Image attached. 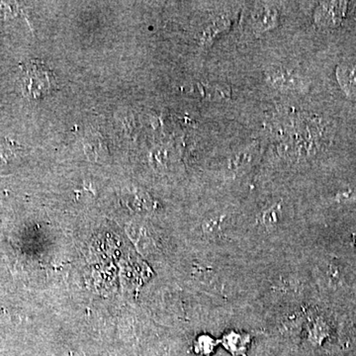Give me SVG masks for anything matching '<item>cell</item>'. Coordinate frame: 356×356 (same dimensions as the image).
I'll return each mask as SVG.
<instances>
[{"label": "cell", "instance_id": "6da1fadb", "mask_svg": "<svg viewBox=\"0 0 356 356\" xmlns=\"http://www.w3.org/2000/svg\"><path fill=\"white\" fill-rule=\"evenodd\" d=\"M53 86V74L41 62L30 60L23 65L22 88L27 97L32 99L43 97Z\"/></svg>", "mask_w": 356, "mask_h": 356}, {"label": "cell", "instance_id": "7a4b0ae2", "mask_svg": "<svg viewBox=\"0 0 356 356\" xmlns=\"http://www.w3.org/2000/svg\"><path fill=\"white\" fill-rule=\"evenodd\" d=\"M346 4V2H325L316 13V21L324 26L339 24L343 17Z\"/></svg>", "mask_w": 356, "mask_h": 356}, {"label": "cell", "instance_id": "3957f363", "mask_svg": "<svg viewBox=\"0 0 356 356\" xmlns=\"http://www.w3.org/2000/svg\"><path fill=\"white\" fill-rule=\"evenodd\" d=\"M268 81L275 88L281 89H296L302 86V79L294 72L287 70L277 69L269 72Z\"/></svg>", "mask_w": 356, "mask_h": 356}, {"label": "cell", "instance_id": "277c9868", "mask_svg": "<svg viewBox=\"0 0 356 356\" xmlns=\"http://www.w3.org/2000/svg\"><path fill=\"white\" fill-rule=\"evenodd\" d=\"M280 14L273 7L264 6L255 11L254 27L257 31L264 32L273 29L278 24Z\"/></svg>", "mask_w": 356, "mask_h": 356}, {"label": "cell", "instance_id": "5b68a950", "mask_svg": "<svg viewBox=\"0 0 356 356\" xmlns=\"http://www.w3.org/2000/svg\"><path fill=\"white\" fill-rule=\"evenodd\" d=\"M337 79L346 95L356 100V67L341 65L337 70Z\"/></svg>", "mask_w": 356, "mask_h": 356}, {"label": "cell", "instance_id": "8992f818", "mask_svg": "<svg viewBox=\"0 0 356 356\" xmlns=\"http://www.w3.org/2000/svg\"><path fill=\"white\" fill-rule=\"evenodd\" d=\"M254 152L245 151L243 153L238 154L235 158L231 159L229 161V168L232 170H238V168H243L250 163L252 161V156H254Z\"/></svg>", "mask_w": 356, "mask_h": 356}, {"label": "cell", "instance_id": "52a82bcc", "mask_svg": "<svg viewBox=\"0 0 356 356\" xmlns=\"http://www.w3.org/2000/svg\"><path fill=\"white\" fill-rule=\"evenodd\" d=\"M278 211L277 208H273V209L267 211L264 216V221L267 226H273L278 222Z\"/></svg>", "mask_w": 356, "mask_h": 356}]
</instances>
